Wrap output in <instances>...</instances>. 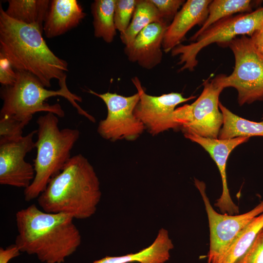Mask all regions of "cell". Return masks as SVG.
<instances>
[{
	"mask_svg": "<svg viewBox=\"0 0 263 263\" xmlns=\"http://www.w3.org/2000/svg\"><path fill=\"white\" fill-rule=\"evenodd\" d=\"M74 219L70 214L47 212L32 204L16 213L15 244L20 252L36 255L41 262L63 263L81 243Z\"/></svg>",
	"mask_w": 263,
	"mask_h": 263,
	"instance_id": "1",
	"label": "cell"
},
{
	"mask_svg": "<svg viewBox=\"0 0 263 263\" xmlns=\"http://www.w3.org/2000/svg\"><path fill=\"white\" fill-rule=\"evenodd\" d=\"M42 33L11 19L0 5V52L16 71L31 74L48 88L53 79L58 82L66 79L68 63L50 50Z\"/></svg>",
	"mask_w": 263,
	"mask_h": 263,
	"instance_id": "2",
	"label": "cell"
},
{
	"mask_svg": "<svg viewBox=\"0 0 263 263\" xmlns=\"http://www.w3.org/2000/svg\"><path fill=\"white\" fill-rule=\"evenodd\" d=\"M100 182L93 167L81 154L71 157L38 198L39 206L50 213H62L74 219L93 215L100 202Z\"/></svg>",
	"mask_w": 263,
	"mask_h": 263,
	"instance_id": "3",
	"label": "cell"
},
{
	"mask_svg": "<svg viewBox=\"0 0 263 263\" xmlns=\"http://www.w3.org/2000/svg\"><path fill=\"white\" fill-rule=\"evenodd\" d=\"M57 116L52 113L37 120V155L34 160V179L24 190V200L30 202L38 198L51 179L58 174L71 158V151L80 136L77 129L60 130Z\"/></svg>",
	"mask_w": 263,
	"mask_h": 263,
	"instance_id": "4",
	"label": "cell"
},
{
	"mask_svg": "<svg viewBox=\"0 0 263 263\" xmlns=\"http://www.w3.org/2000/svg\"><path fill=\"white\" fill-rule=\"evenodd\" d=\"M17 78L12 85L2 86L0 95L3 104L0 117L11 116L29 124L36 113H52L63 117L65 112L58 103L50 105L45 101L48 98L60 96L68 100L76 109L78 113L92 122L95 119L82 109L76 102L82 98L72 93L68 88L66 81L60 84L58 90H48L38 79L30 73L16 71Z\"/></svg>",
	"mask_w": 263,
	"mask_h": 263,
	"instance_id": "5",
	"label": "cell"
},
{
	"mask_svg": "<svg viewBox=\"0 0 263 263\" xmlns=\"http://www.w3.org/2000/svg\"><path fill=\"white\" fill-rule=\"evenodd\" d=\"M235 58L232 73L215 78L224 89L233 87L238 92L240 106L263 101V57L255 49L249 37L239 36L225 44Z\"/></svg>",
	"mask_w": 263,
	"mask_h": 263,
	"instance_id": "6",
	"label": "cell"
},
{
	"mask_svg": "<svg viewBox=\"0 0 263 263\" xmlns=\"http://www.w3.org/2000/svg\"><path fill=\"white\" fill-rule=\"evenodd\" d=\"M263 24V6L247 13H241L224 18L201 33L196 40L188 45L180 44L171 51V56H180V71H193L198 61L196 57L205 47L216 43L223 47L226 43L242 36L251 37Z\"/></svg>",
	"mask_w": 263,
	"mask_h": 263,
	"instance_id": "7",
	"label": "cell"
},
{
	"mask_svg": "<svg viewBox=\"0 0 263 263\" xmlns=\"http://www.w3.org/2000/svg\"><path fill=\"white\" fill-rule=\"evenodd\" d=\"M203 85V90L194 102L175 109L174 120L184 134L217 139L224 122L219 98L224 88L215 77L205 80Z\"/></svg>",
	"mask_w": 263,
	"mask_h": 263,
	"instance_id": "8",
	"label": "cell"
},
{
	"mask_svg": "<svg viewBox=\"0 0 263 263\" xmlns=\"http://www.w3.org/2000/svg\"><path fill=\"white\" fill-rule=\"evenodd\" d=\"M89 93L101 98L107 106V117L99 122L97 128L103 138L112 141L134 140L143 132L145 127L133 113L140 99L139 92L129 96L110 92L98 94L91 90Z\"/></svg>",
	"mask_w": 263,
	"mask_h": 263,
	"instance_id": "9",
	"label": "cell"
},
{
	"mask_svg": "<svg viewBox=\"0 0 263 263\" xmlns=\"http://www.w3.org/2000/svg\"><path fill=\"white\" fill-rule=\"evenodd\" d=\"M194 184L200 193L207 213L209 229L207 263H211L244 228L254 218L263 213V200L253 209L243 214H220L213 209L210 203L205 184L195 178Z\"/></svg>",
	"mask_w": 263,
	"mask_h": 263,
	"instance_id": "10",
	"label": "cell"
},
{
	"mask_svg": "<svg viewBox=\"0 0 263 263\" xmlns=\"http://www.w3.org/2000/svg\"><path fill=\"white\" fill-rule=\"evenodd\" d=\"M132 81L140 93L134 114L143 124L145 128L153 135L170 129L178 130L173 117L175 107L196 96L191 95L185 98L182 94L174 92L152 96L145 92L137 77L132 79Z\"/></svg>",
	"mask_w": 263,
	"mask_h": 263,
	"instance_id": "11",
	"label": "cell"
},
{
	"mask_svg": "<svg viewBox=\"0 0 263 263\" xmlns=\"http://www.w3.org/2000/svg\"><path fill=\"white\" fill-rule=\"evenodd\" d=\"M37 130L17 139H0V184L24 189L35 176L34 166L24 160L35 148L33 140Z\"/></svg>",
	"mask_w": 263,
	"mask_h": 263,
	"instance_id": "12",
	"label": "cell"
},
{
	"mask_svg": "<svg viewBox=\"0 0 263 263\" xmlns=\"http://www.w3.org/2000/svg\"><path fill=\"white\" fill-rule=\"evenodd\" d=\"M187 139L203 148L216 163L221 175L222 182L221 195L215 203L222 214L236 215L239 213L238 206L230 196L228 188L226 172L227 159L232 151L239 145L246 142L249 137H237L227 139H211L194 134H185Z\"/></svg>",
	"mask_w": 263,
	"mask_h": 263,
	"instance_id": "13",
	"label": "cell"
},
{
	"mask_svg": "<svg viewBox=\"0 0 263 263\" xmlns=\"http://www.w3.org/2000/svg\"><path fill=\"white\" fill-rule=\"evenodd\" d=\"M168 26L167 21H163L152 23L143 29L125 47L124 52L128 59L148 70L158 65L162 59L161 47Z\"/></svg>",
	"mask_w": 263,
	"mask_h": 263,
	"instance_id": "14",
	"label": "cell"
},
{
	"mask_svg": "<svg viewBox=\"0 0 263 263\" xmlns=\"http://www.w3.org/2000/svg\"><path fill=\"white\" fill-rule=\"evenodd\" d=\"M210 0H188L168 25L162 42L167 53L180 44L186 34L196 25L202 26L208 14Z\"/></svg>",
	"mask_w": 263,
	"mask_h": 263,
	"instance_id": "15",
	"label": "cell"
},
{
	"mask_svg": "<svg viewBox=\"0 0 263 263\" xmlns=\"http://www.w3.org/2000/svg\"><path fill=\"white\" fill-rule=\"evenodd\" d=\"M86 15L76 0H51L43 32L47 38L60 36L77 26Z\"/></svg>",
	"mask_w": 263,
	"mask_h": 263,
	"instance_id": "16",
	"label": "cell"
},
{
	"mask_svg": "<svg viewBox=\"0 0 263 263\" xmlns=\"http://www.w3.org/2000/svg\"><path fill=\"white\" fill-rule=\"evenodd\" d=\"M167 230L160 229L153 243L149 247L136 253L121 256H106L92 263H164L169 257V251L173 248Z\"/></svg>",
	"mask_w": 263,
	"mask_h": 263,
	"instance_id": "17",
	"label": "cell"
},
{
	"mask_svg": "<svg viewBox=\"0 0 263 263\" xmlns=\"http://www.w3.org/2000/svg\"><path fill=\"white\" fill-rule=\"evenodd\" d=\"M5 12L11 19L33 26L43 31L44 22L51 1L49 0H9Z\"/></svg>",
	"mask_w": 263,
	"mask_h": 263,
	"instance_id": "18",
	"label": "cell"
},
{
	"mask_svg": "<svg viewBox=\"0 0 263 263\" xmlns=\"http://www.w3.org/2000/svg\"><path fill=\"white\" fill-rule=\"evenodd\" d=\"M263 0H214L208 6V16L204 23L189 40L194 42L198 37L217 21L236 13H247L255 8L261 7Z\"/></svg>",
	"mask_w": 263,
	"mask_h": 263,
	"instance_id": "19",
	"label": "cell"
},
{
	"mask_svg": "<svg viewBox=\"0 0 263 263\" xmlns=\"http://www.w3.org/2000/svg\"><path fill=\"white\" fill-rule=\"evenodd\" d=\"M263 228V213L254 218L211 263H235L252 245Z\"/></svg>",
	"mask_w": 263,
	"mask_h": 263,
	"instance_id": "20",
	"label": "cell"
},
{
	"mask_svg": "<svg viewBox=\"0 0 263 263\" xmlns=\"http://www.w3.org/2000/svg\"><path fill=\"white\" fill-rule=\"evenodd\" d=\"M219 107L223 115L224 122L218 139H227L240 136H263V121H252L240 117L231 112L220 102Z\"/></svg>",
	"mask_w": 263,
	"mask_h": 263,
	"instance_id": "21",
	"label": "cell"
},
{
	"mask_svg": "<svg viewBox=\"0 0 263 263\" xmlns=\"http://www.w3.org/2000/svg\"><path fill=\"white\" fill-rule=\"evenodd\" d=\"M166 21L163 19L150 0H137L135 9L129 26L120 33V39L126 46L130 44L138 34L149 25Z\"/></svg>",
	"mask_w": 263,
	"mask_h": 263,
	"instance_id": "22",
	"label": "cell"
},
{
	"mask_svg": "<svg viewBox=\"0 0 263 263\" xmlns=\"http://www.w3.org/2000/svg\"><path fill=\"white\" fill-rule=\"evenodd\" d=\"M116 0H95L91 5L94 35L106 42H112L116 35L114 21Z\"/></svg>",
	"mask_w": 263,
	"mask_h": 263,
	"instance_id": "23",
	"label": "cell"
},
{
	"mask_svg": "<svg viewBox=\"0 0 263 263\" xmlns=\"http://www.w3.org/2000/svg\"><path fill=\"white\" fill-rule=\"evenodd\" d=\"M137 0H116L114 21L116 30L120 33L129 26L134 12Z\"/></svg>",
	"mask_w": 263,
	"mask_h": 263,
	"instance_id": "24",
	"label": "cell"
},
{
	"mask_svg": "<svg viewBox=\"0 0 263 263\" xmlns=\"http://www.w3.org/2000/svg\"><path fill=\"white\" fill-rule=\"evenodd\" d=\"M28 124L11 116L0 117V139H17L22 137Z\"/></svg>",
	"mask_w": 263,
	"mask_h": 263,
	"instance_id": "25",
	"label": "cell"
},
{
	"mask_svg": "<svg viewBox=\"0 0 263 263\" xmlns=\"http://www.w3.org/2000/svg\"><path fill=\"white\" fill-rule=\"evenodd\" d=\"M235 263H263V228L249 249Z\"/></svg>",
	"mask_w": 263,
	"mask_h": 263,
	"instance_id": "26",
	"label": "cell"
},
{
	"mask_svg": "<svg viewBox=\"0 0 263 263\" xmlns=\"http://www.w3.org/2000/svg\"><path fill=\"white\" fill-rule=\"evenodd\" d=\"M164 19H173L178 9L185 2L184 0H150Z\"/></svg>",
	"mask_w": 263,
	"mask_h": 263,
	"instance_id": "27",
	"label": "cell"
},
{
	"mask_svg": "<svg viewBox=\"0 0 263 263\" xmlns=\"http://www.w3.org/2000/svg\"><path fill=\"white\" fill-rule=\"evenodd\" d=\"M16 78V70L8 58L0 52V83L2 86L13 85Z\"/></svg>",
	"mask_w": 263,
	"mask_h": 263,
	"instance_id": "28",
	"label": "cell"
},
{
	"mask_svg": "<svg viewBox=\"0 0 263 263\" xmlns=\"http://www.w3.org/2000/svg\"><path fill=\"white\" fill-rule=\"evenodd\" d=\"M249 37L255 49L263 57V24Z\"/></svg>",
	"mask_w": 263,
	"mask_h": 263,
	"instance_id": "29",
	"label": "cell"
},
{
	"mask_svg": "<svg viewBox=\"0 0 263 263\" xmlns=\"http://www.w3.org/2000/svg\"></svg>",
	"mask_w": 263,
	"mask_h": 263,
	"instance_id": "30",
	"label": "cell"
}]
</instances>
